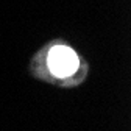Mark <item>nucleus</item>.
<instances>
[{"instance_id": "obj_1", "label": "nucleus", "mask_w": 131, "mask_h": 131, "mask_svg": "<svg viewBox=\"0 0 131 131\" xmlns=\"http://www.w3.org/2000/svg\"><path fill=\"white\" fill-rule=\"evenodd\" d=\"M47 64L55 77L64 78L75 73V70L78 69V56L72 48L66 45H56L48 52Z\"/></svg>"}]
</instances>
